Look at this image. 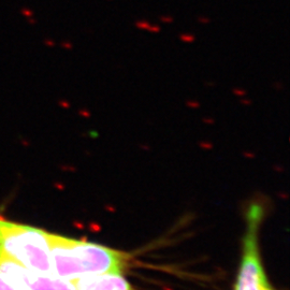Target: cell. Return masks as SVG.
Segmentation results:
<instances>
[{
	"label": "cell",
	"mask_w": 290,
	"mask_h": 290,
	"mask_svg": "<svg viewBox=\"0 0 290 290\" xmlns=\"http://www.w3.org/2000/svg\"><path fill=\"white\" fill-rule=\"evenodd\" d=\"M48 240L54 273L69 282L101 273L124 274L131 264L132 257L128 253L104 245L49 232Z\"/></svg>",
	"instance_id": "obj_1"
},
{
	"label": "cell",
	"mask_w": 290,
	"mask_h": 290,
	"mask_svg": "<svg viewBox=\"0 0 290 290\" xmlns=\"http://www.w3.org/2000/svg\"><path fill=\"white\" fill-rule=\"evenodd\" d=\"M0 250L33 271L55 275L48 232L0 217Z\"/></svg>",
	"instance_id": "obj_2"
},
{
	"label": "cell",
	"mask_w": 290,
	"mask_h": 290,
	"mask_svg": "<svg viewBox=\"0 0 290 290\" xmlns=\"http://www.w3.org/2000/svg\"><path fill=\"white\" fill-rule=\"evenodd\" d=\"M263 215V206L260 203L254 202L247 208L241 263L233 290H277L267 278L260 255L259 230Z\"/></svg>",
	"instance_id": "obj_3"
},
{
	"label": "cell",
	"mask_w": 290,
	"mask_h": 290,
	"mask_svg": "<svg viewBox=\"0 0 290 290\" xmlns=\"http://www.w3.org/2000/svg\"><path fill=\"white\" fill-rule=\"evenodd\" d=\"M76 290H138L120 273L86 275L70 280Z\"/></svg>",
	"instance_id": "obj_4"
},
{
	"label": "cell",
	"mask_w": 290,
	"mask_h": 290,
	"mask_svg": "<svg viewBox=\"0 0 290 290\" xmlns=\"http://www.w3.org/2000/svg\"><path fill=\"white\" fill-rule=\"evenodd\" d=\"M28 290H76V288L67 279L36 271Z\"/></svg>",
	"instance_id": "obj_5"
},
{
	"label": "cell",
	"mask_w": 290,
	"mask_h": 290,
	"mask_svg": "<svg viewBox=\"0 0 290 290\" xmlns=\"http://www.w3.org/2000/svg\"><path fill=\"white\" fill-rule=\"evenodd\" d=\"M0 290H22V289L14 286L13 284H11L3 276L0 275Z\"/></svg>",
	"instance_id": "obj_6"
},
{
	"label": "cell",
	"mask_w": 290,
	"mask_h": 290,
	"mask_svg": "<svg viewBox=\"0 0 290 290\" xmlns=\"http://www.w3.org/2000/svg\"><path fill=\"white\" fill-rule=\"evenodd\" d=\"M179 39H181L183 42L191 43V42H193L195 40V36H192V35H187V33H184V35L179 36Z\"/></svg>",
	"instance_id": "obj_7"
},
{
	"label": "cell",
	"mask_w": 290,
	"mask_h": 290,
	"mask_svg": "<svg viewBox=\"0 0 290 290\" xmlns=\"http://www.w3.org/2000/svg\"><path fill=\"white\" fill-rule=\"evenodd\" d=\"M136 26L138 27V28H140V29H144V30H147V29L149 28L150 25L148 24V22L140 21V22H137V23H136Z\"/></svg>",
	"instance_id": "obj_8"
},
{
	"label": "cell",
	"mask_w": 290,
	"mask_h": 290,
	"mask_svg": "<svg viewBox=\"0 0 290 290\" xmlns=\"http://www.w3.org/2000/svg\"><path fill=\"white\" fill-rule=\"evenodd\" d=\"M186 105L189 107H192V109L200 107V103L197 102V101H187V102H186Z\"/></svg>",
	"instance_id": "obj_9"
},
{
	"label": "cell",
	"mask_w": 290,
	"mask_h": 290,
	"mask_svg": "<svg viewBox=\"0 0 290 290\" xmlns=\"http://www.w3.org/2000/svg\"><path fill=\"white\" fill-rule=\"evenodd\" d=\"M232 93L234 94V95H237V96H244V95H246V90H244V89H239V88H234L232 90Z\"/></svg>",
	"instance_id": "obj_10"
},
{
	"label": "cell",
	"mask_w": 290,
	"mask_h": 290,
	"mask_svg": "<svg viewBox=\"0 0 290 290\" xmlns=\"http://www.w3.org/2000/svg\"><path fill=\"white\" fill-rule=\"evenodd\" d=\"M147 30L152 31V32H156V33H158V32H160V27H159V26H157V25H154V26H149V28H148Z\"/></svg>",
	"instance_id": "obj_11"
},
{
	"label": "cell",
	"mask_w": 290,
	"mask_h": 290,
	"mask_svg": "<svg viewBox=\"0 0 290 290\" xmlns=\"http://www.w3.org/2000/svg\"><path fill=\"white\" fill-rule=\"evenodd\" d=\"M160 21L161 22H165V23H172L173 19L171 16H161L160 17Z\"/></svg>",
	"instance_id": "obj_12"
},
{
	"label": "cell",
	"mask_w": 290,
	"mask_h": 290,
	"mask_svg": "<svg viewBox=\"0 0 290 290\" xmlns=\"http://www.w3.org/2000/svg\"><path fill=\"white\" fill-rule=\"evenodd\" d=\"M198 21H199L201 24H208L210 23V19H208V17H199Z\"/></svg>",
	"instance_id": "obj_13"
},
{
	"label": "cell",
	"mask_w": 290,
	"mask_h": 290,
	"mask_svg": "<svg viewBox=\"0 0 290 290\" xmlns=\"http://www.w3.org/2000/svg\"><path fill=\"white\" fill-rule=\"evenodd\" d=\"M241 103L242 104H245V105H250L251 100H249V99H241Z\"/></svg>",
	"instance_id": "obj_14"
},
{
	"label": "cell",
	"mask_w": 290,
	"mask_h": 290,
	"mask_svg": "<svg viewBox=\"0 0 290 290\" xmlns=\"http://www.w3.org/2000/svg\"><path fill=\"white\" fill-rule=\"evenodd\" d=\"M80 113L82 114V115H84L85 117H88V116H89V113H88V112H86V111H81Z\"/></svg>",
	"instance_id": "obj_15"
}]
</instances>
